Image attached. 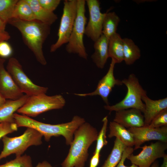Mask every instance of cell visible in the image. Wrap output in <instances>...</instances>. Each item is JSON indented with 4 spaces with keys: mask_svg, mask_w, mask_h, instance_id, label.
<instances>
[{
    "mask_svg": "<svg viewBox=\"0 0 167 167\" xmlns=\"http://www.w3.org/2000/svg\"><path fill=\"white\" fill-rule=\"evenodd\" d=\"M14 118L18 127L33 128L42 134L46 141H49L52 137L62 136L65 138L67 145H70L73 141L75 131L85 122L84 118L77 115L75 116L70 122L54 125L42 122L15 113L14 114Z\"/></svg>",
    "mask_w": 167,
    "mask_h": 167,
    "instance_id": "cell-1",
    "label": "cell"
},
{
    "mask_svg": "<svg viewBox=\"0 0 167 167\" xmlns=\"http://www.w3.org/2000/svg\"><path fill=\"white\" fill-rule=\"evenodd\" d=\"M8 23L19 30L24 42L33 53L37 61L45 65L47 62L42 46L50 33V25L37 20L26 21L15 18L11 19Z\"/></svg>",
    "mask_w": 167,
    "mask_h": 167,
    "instance_id": "cell-2",
    "label": "cell"
},
{
    "mask_svg": "<svg viewBox=\"0 0 167 167\" xmlns=\"http://www.w3.org/2000/svg\"><path fill=\"white\" fill-rule=\"evenodd\" d=\"M96 129L85 122L74 133L68 153L61 164L62 167H84L88 156V149L96 141Z\"/></svg>",
    "mask_w": 167,
    "mask_h": 167,
    "instance_id": "cell-3",
    "label": "cell"
},
{
    "mask_svg": "<svg viewBox=\"0 0 167 167\" xmlns=\"http://www.w3.org/2000/svg\"><path fill=\"white\" fill-rule=\"evenodd\" d=\"M122 81V84L126 87L127 92L123 99L116 104L105 105L104 108L109 113L121 110L134 108L144 112L145 105L142 97L147 94V92L140 84L139 79L134 74H130L126 78Z\"/></svg>",
    "mask_w": 167,
    "mask_h": 167,
    "instance_id": "cell-4",
    "label": "cell"
},
{
    "mask_svg": "<svg viewBox=\"0 0 167 167\" xmlns=\"http://www.w3.org/2000/svg\"><path fill=\"white\" fill-rule=\"evenodd\" d=\"M43 135L35 129L27 127L22 135L13 137L5 135L2 138L3 148L0 154V160L11 154L16 156H22L27 149L32 146L42 143Z\"/></svg>",
    "mask_w": 167,
    "mask_h": 167,
    "instance_id": "cell-5",
    "label": "cell"
},
{
    "mask_svg": "<svg viewBox=\"0 0 167 167\" xmlns=\"http://www.w3.org/2000/svg\"><path fill=\"white\" fill-rule=\"evenodd\" d=\"M66 101L61 95L49 96L45 94L29 96L17 112L29 117H36L44 112L62 108Z\"/></svg>",
    "mask_w": 167,
    "mask_h": 167,
    "instance_id": "cell-6",
    "label": "cell"
},
{
    "mask_svg": "<svg viewBox=\"0 0 167 167\" xmlns=\"http://www.w3.org/2000/svg\"><path fill=\"white\" fill-rule=\"evenodd\" d=\"M86 3L85 0H77V15L65 49L68 53L77 54L80 57L86 60L88 55L84 43L87 20L85 15Z\"/></svg>",
    "mask_w": 167,
    "mask_h": 167,
    "instance_id": "cell-7",
    "label": "cell"
},
{
    "mask_svg": "<svg viewBox=\"0 0 167 167\" xmlns=\"http://www.w3.org/2000/svg\"><path fill=\"white\" fill-rule=\"evenodd\" d=\"M56 42L50 47L53 52L62 45L67 44L71 34L77 13V0H65Z\"/></svg>",
    "mask_w": 167,
    "mask_h": 167,
    "instance_id": "cell-8",
    "label": "cell"
},
{
    "mask_svg": "<svg viewBox=\"0 0 167 167\" xmlns=\"http://www.w3.org/2000/svg\"><path fill=\"white\" fill-rule=\"evenodd\" d=\"M6 70L20 91L29 96L45 94L47 87L34 84L24 72L22 65L16 58L12 57L8 60Z\"/></svg>",
    "mask_w": 167,
    "mask_h": 167,
    "instance_id": "cell-9",
    "label": "cell"
},
{
    "mask_svg": "<svg viewBox=\"0 0 167 167\" xmlns=\"http://www.w3.org/2000/svg\"><path fill=\"white\" fill-rule=\"evenodd\" d=\"M140 148L142 150L138 154L135 155L132 153L127 159L138 167H150L157 159L164 156L167 149V143L157 141Z\"/></svg>",
    "mask_w": 167,
    "mask_h": 167,
    "instance_id": "cell-10",
    "label": "cell"
},
{
    "mask_svg": "<svg viewBox=\"0 0 167 167\" xmlns=\"http://www.w3.org/2000/svg\"><path fill=\"white\" fill-rule=\"evenodd\" d=\"M89 12L88 22L85 27L84 34L95 42L102 34V24L105 13L101 11L98 0H86Z\"/></svg>",
    "mask_w": 167,
    "mask_h": 167,
    "instance_id": "cell-11",
    "label": "cell"
},
{
    "mask_svg": "<svg viewBox=\"0 0 167 167\" xmlns=\"http://www.w3.org/2000/svg\"><path fill=\"white\" fill-rule=\"evenodd\" d=\"M127 130L133 136L134 150L140 148L143 143L151 140L167 143V126L156 128L143 126L128 128Z\"/></svg>",
    "mask_w": 167,
    "mask_h": 167,
    "instance_id": "cell-12",
    "label": "cell"
},
{
    "mask_svg": "<svg viewBox=\"0 0 167 167\" xmlns=\"http://www.w3.org/2000/svg\"><path fill=\"white\" fill-rule=\"evenodd\" d=\"M116 64L114 61L112 59L108 71L99 80L94 91L88 93H75L74 94L81 97L98 95L101 97L107 105H109L108 98L113 88L115 85L123 84L121 80L116 79L114 76V70Z\"/></svg>",
    "mask_w": 167,
    "mask_h": 167,
    "instance_id": "cell-13",
    "label": "cell"
},
{
    "mask_svg": "<svg viewBox=\"0 0 167 167\" xmlns=\"http://www.w3.org/2000/svg\"><path fill=\"white\" fill-rule=\"evenodd\" d=\"M5 59L0 57V92L6 99L15 100L23 95L11 76L5 69Z\"/></svg>",
    "mask_w": 167,
    "mask_h": 167,
    "instance_id": "cell-14",
    "label": "cell"
},
{
    "mask_svg": "<svg viewBox=\"0 0 167 167\" xmlns=\"http://www.w3.org/2000/svg\"><path fill=\"white\" fill-rule=\"evenodd\" d=\"M113 121L128 128L144 126V118L142 112L134 108L116 111Z\"/></svg>",
    "mask_w": 167,
    "mask_h": 167,
    "instance_id": "cell-15",
    "label": "cell"
},
{
    "mask_svg": "<svg viewBox=\"0 0 167 167\" xmlns=\"http://www.w3.org/2000/svg\"><path fill=\"white\" fill-rule=\"evenodd\" d=\"M142 100L145 105L144 126H148L158 114L167 108V98L153 100L145 94L142 97Z\"/></svg>",
    "mask_w": 167,
    "mask_h": 167,
    "instance_id": "cell-16",
    "label": "cell"
},
{
    "mask_svg": "<svg viewBox=\"0 0 167 167\" xmlns=\"http://www.w3.org/2000/svg\"><path fill=\"white\" fill-rule=\"evenodd\" d=\"M109 39L102 34L94 44V52L91 56L93 62L96 66L103 69L109 57L108 47Z\"/></svg>",
    "mask_w": 167,
    "mask_h": 167,
    "instance_id": "cell-17",
    "label": "cell"
},
{
    "mask_svg": "<svg viewBox=\"0 0 167 167\" xmlns=\"http://www.w3.org/2000/svg\"><path fill=\"white\" fill-rule=\"evenodd\" d=\"M29 96L25 94L19 99L6 100L0 107V123L15 122L14 114L25 103Z\"/></svg>",
    "mask_w": 167,
    "mask_h": 167,
    "instance_id": "cell-18",
    "label": "cell"
},
{
    "mask_svg": "<svg viewBox=\"0 0 167 167\" xmlns=\"http://www.w3.org/2000/svg\"><path fill=\"white\" fill-rule=\"evenodd\" d=\"M109 133L108 137H115L127 147L134 146V140L132 134L126 128L114 121L109 124Z\"/></svg>",
    "mask_w": 167,
    "mask_h": 167,
    "instance_id": "cell-19",
    "label": "cell"
},
{
    "mask_svg": "<svg viewBox=\"0 0 167 167\" xmlns=\"http://www.w3.org/2000/svg\"><path fill=\"white\" fill-rule=\"evenodd\" d=\"M108 51L109 57L116 63L123 61V39L118 33H115L109 38Z\"/></svg>",
    "mask_w": 167,
    "mask_h": 167,
    "instance_id": "cell-20",
    "label": "cell"
},
{
    "mask_svg": "<svg viewBox=\"0 0 167 167\" xmlns=\"http://www.w3.org/2000/svg\"><path fill=\"white\" fill-rule=\"evenodd\" d=\"M30 6L36 19L46 24L51 25L57 19L58 17L54 12L44 9L38 0H26Z\"/></svg>",
    "mask_w": 167,
    "mask_h": 167,
    "instance_id": "cell-21",
    "label": "cell"
},
{
    "mask_svg": "<svg viewBox=\"0 0 167 167\" xmlns=\"http://www.w3.org/2000/svg\"><path fill=\"white\" fill-rule=\"evenodd\" d=\"M123 61L126 64H133L141 57V51L139 47L131 39L123 38Z\"/></svg>",
    "mask_w": 167,
    "mask_h": 167,
    "instance_id": "cell-22",
    "label": "cell"
},
{
    "mask_svg": "<svg viewBox=\"0 0 167 167\" xmlns=\"http://www.w3.org/2000/svg\"><path fill=\"white\" fill-rule=\"evenodd\" d=\"M12 18L26 21L36 20L30 6L26 0H18L14 9Z\"/></svg>",
    "mask_w": 167,
    "mask_h": 167,
    "instance_id": "cell-23",
    "label": "cell"
},
{
    "mask_svg": "<svg viewBox=\"0 0 167 167\" xmlns=\"http://www.w3.org/2000/svg\"><path fill=\"white\" fill-rule=\"evenodd\" d=\"M126 147L119 139L116 138L110 153L101 167H116Z\"/></svg>",
    "mask_w": 167,
    "mask_h": 167,
    "instance_id": "cell-24",
    "label": "cell"
},
{
    "mask_svg": "<svg viewBox=\"0 0 167 167\" xmlns=\"http://www.w3.org/2000/svg\"><path fill=\"white\" fill-rule=\"evenodd\" d=\"M120 20L114 12L105 13L102 24V34L109 39L116 32Z\"/></svg>",
    "mask_w": 167,
    "mask_h": 167,
    "instance_id": "cell-25",
    "label": "cell"
},
{
    "mask_svg": "<svg viewBox=\"0 0 167 167\" xmlns=\"http://www.w3.org/2000/svg\"><path fill=\"white\" fill-rule=\"evenodd\" d=\"M18 0H0V18L6 23L13 18Z\"/></svg>",
    "mask_w": 167,
    "mask_h": 167,
    "instance_id": "cell-26",
    "label": "cell"
},
{
    "mask_svg": "<svg viewBox=\"0 0 167 167\" xmlns=\"http://www.w3.org/2000/svg\"><path fill=\"white\" fill-rule=\"evenodd\" d=\"M0 167H32V160L30 156L25 154L16 156L14 160L0 165Z\"/></svg>",
    "mask_w": 167,
    "mask_h": 167,
    "instance_id": "cell-27",
    "label": "cell"
},
{
    "mask_svg": "<svg viewBox=\"0 0 167 167\" xmlns=\"http://www.w3.org/2000/svg\"><path fill=\"white\" fill-rule=\"evenodd\" d=\"M103 125L101 129L98 134L96 144L94 153H100L103 148L106 145L108 141L107 140L106 133L108 123V117L106 116L102 120Z\"/></svg>",
    "mask_w": 167,
    "mask_h": 167,
    "instance_id": "cell-28",
    "label": "cell"
},
{
    "mask_svg": "<svg viewBox=\"0 0 167 167\" xmlns=\"http://www.w3.org/2000/svg\"><path fill=\"white\" fill-rule=\"evenodd\" d=\"M165 126H167V108L158 114L148 126L156 128Z\"/></svg>",
    "mask_w": 167,
    "mask_h": 167,
    "instance_id": "cell-29",
    "label": "cell"
},
{
    "mask_svg": "<svg viewBox=\"0 0 167 167\" xmlns=\"http://www.w3.org/2000/svg\"><path fill=\"white\" fill-rule=\"evenodd\" d=\"M18 126L15 122H4L0 123V139L7 134L17 130Z\"/></svg>",
    "mask_w": 167,
    "mask_h": 167,
    "instance_id": "cell-30",
    "label": "cell"
},
{
    "mask_svg": "<svg viewBox=\"0 0 167 167\" xmlns=\"http://www.w3.org/2000/svg\"><path fill=\"white\" fill-rule=\"evenodd\" d=\"M40 5L46 10L52 12L56 9L59 4L60 0H38Z\"/></svg>",
    "mask_w": 167,
    "mask_h": 167,
    "instance_id": "cell-31",
    "label": "cell"
},
{
    "mask_svg": "<svg viewBox=\"0 0 167 167\" xmlns=\"http://www.w3.org/2000/svg\"><path fill=\"white\" fill-rule=\"evenodd\" d=\"M12 49L11 45L6 41L0 42V57L5 58L12 54Z\"/></svg>",
    "mask_w": 167,
    "mask_h": 167,
    "instance_id": "cell-32",
    "label": "cell"
},
{
    "mask_svg": "<svg viewBox=\"0 0 167 167\" xmlns=\"http://www.w3.org/2000/svg\"><path fill=\"white\" fill-rule=\"evenodd\" d=\"M134 150L132 147H127L123 151L121 159L116 167H138L134 164H132L130 166H127L124 164L125 160L127 157L132 154Z\"/></svg>",
    "mask_w": 167,
    "mask_h": 167,
    "instance_id": "cell-33",
    "label": "cell"
},
{
    "mask_svg": "<svg viewBox=\"0 0 167 167\" xmlns=\"http://www.w3.org/2000/svg\"><path fill=\"white\" fill-rule=\"evenodd\" d=\"M100 153H93V154L91 158L89 167H97L100 161Z\"/></svg>",
    "mask_w": 167,
    "mask_h": 167,
    "instance_id": "cell-34",
    "label": "cell"
},
{
    "mask_svg": "<svg viewBox=\"0 0 167 167\" xmlns=\"http://www.w3.org/2000/svg\"><path fill=\"white\" fill-rule=\"evenodd\" d=\"M10 38L9 33L6 31L0 32V42L6 41L8 40Z\"/></svg>",
    "mask_w": 167,
    "mask_h": 167,
    "instance_id": "cell-35",
    "label": "cell"
},
{
    "mask_svg": "<svg viewBox=\"0 0 167 167\" xmlns=\"http://www.w3.org/2000/svg\"><path fill=\"white\" fill-rule=\"evenodd\" d=\"M35 167H53L48 161H46L39 162Z\"/></svg>",
    "mask_w": 167,
    "mask_h": 167,
    "instance_id": "cell-36",
    "label": "cell"
},
{
    "mask_svg": "<svg viewBox=\"0 0 167 167\" xmlns=\"http://www.w3.org/2000/svg\"><path fill=\"white\" fill-rule=\"evenodd\" d=\"M5 22L3 21L0 18V32H4L6 31L5 29L6 24Z\"/></svg>",
    "mask_w": 167,
    "mask_h": 167,
    "instance_id": "cell-37",
    "label": "cell"
},
{
    "mask_svg": "<svg viewBox=\"0 0 167 167\" xmlns=\"http://www.w3.org/2000/svg\"><path fill=\"white\" fill-rule=\"evenodd\" d=\"M163 159V162L162 165L159 167H167V155L165 154L162 157Z\"/></svg>",
    "mask_w": 167,
    "mask_h": 167,
    "instance_id": "cell-38",
    "label": "cell"
},
{
    "mask_svg": "<svg viewBox=\"0 0 167 167\" xmlns=\"http://www.w3.org/2000/svg\"><path fill=\"white\" fill-rule=\"evenodd\" d=\"M6 101V99L0 92V107L5 103Z\"/></svg>",
    "mask_w": 167,
    "mask_h": 167,
    "instance_id": "cell-39",
    "label": "cell"
},
{
    "mask_svg": "<svg viewBox=\"0 0 167 167\" xmlns=\"http://www.w3.org/2000/svg\"><path fill=\"white\" fill-rule=\"evenodd\" d=\"M151 167H159V163L158 161H155L152 165Z\"/></svg>",
    "mask_w": 167,
    "mask_h": 167,
    "instance_id": "cell-40",
    "label": "cell"
}]
</instances>
